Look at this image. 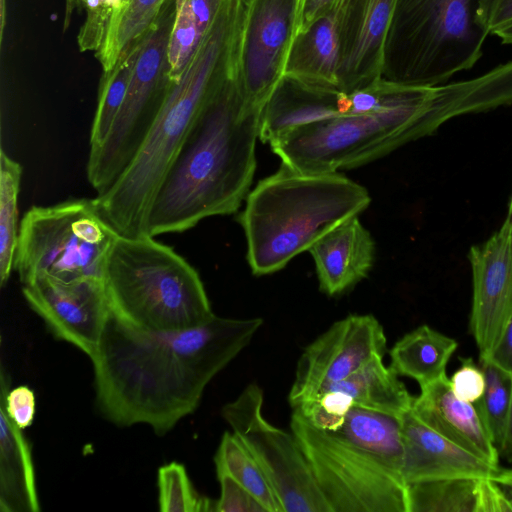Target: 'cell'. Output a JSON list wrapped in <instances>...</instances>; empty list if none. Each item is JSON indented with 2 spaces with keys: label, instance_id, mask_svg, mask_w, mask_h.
Listing matches in <instances>:
<instances>
[{
  "label": "cell",
  "instance_id": "d6986e66",
  "mask_svg": "<svg viewBox=\"0 0 512 512\" xmlns=\"http://www.w3.org/2000/svg\"><path fill=\"white\" fill-rule=\"evenodd\" d=\"M411 410L427 426L493 465H499L494 445L476 404L460 400L447 374L420 386Z\"/></svg>",
  "mask_w": 512,
  "mask_h": 512
},
{
  "label": "cell",
  "instance_id": "d4e9b609",
  "mask_svg": "<svg viewBox=\"0 0 512 512\" xmlns=\"http://www.w3.org/2000/svg\"><path fill=\"white\" fill-rule=\"evenodd\" d=\"M348 394L354 406L401 417L412 407V396L399 376L376 358L327 390Z\"/></svg>",
  "mask_w": 512,
  "mask_h": 512
},
{
  "label": "cell",
  "instance_id": "ee69618b",
  "mask_svg": "<svg viewBox=\"0 0 512 512\" xmlns=\"http://www.w3.org/2000/svg\"><path fill=\"white\" fill-rule=\"evenodd\" d=\"M491 34L497 35L503 44H512V22L495 29Z\"/></svg>",
  "mask_w": 512,
  "mask_h": 512
},
{
  "label": "cell",
  "instance_id": "e0dca14e",
  "mask_svg": "<svg viewBox=\"0 0 512 512\" xmlns=\"http://www.w3.org/2000/svg\"><path fill=\"white\" fill-rule=\"evenodd\" d=\"M398 0H342L337 13L339 90L382 78L384 47Z\"/></svg>",
  "mask_w": 512,
  "mask_h": 512
},
{
  "label": "cell",
  "instance_id": "603a6c76",
  "mask_svg": "<svg viewBox=\"0 0 512 512\" xmlns=\"http://www.w3.org/2000/svg\"><path fill=\"white\" fill-rule=\"evenodd\" d=\"M39 510L29 442L0 404V511Z\"/></svg>",
  "mask_w": 512,
  "mask_h": 512
},
{
  "label": "cell",
  "instance_id": "8992f818",
  "mask_svg": "<svg viewBox=\"0 0 512 512\" xmlns=\"http://www.w3.org/2000/svg\"><path fill=\"white\" fill-rule=\"evenodd\" d=\"M370 202L366 188L343 174L305 173L281 163L248 193L239 216L252 273L281 270Z\"/></svg>",
  "mask_w": 512,
  "mask_h": 512
},
{
  "label": "cell",
  "instance_id": "5bb4252c",
  "mask_svg": "<svg viewBox=\"0 0 512 512\" xmlns=\"http://www.w3.org/2000/svg\"><path fill=\"white\" fill-rule=\"evenodd\" d=\"M22 293L51 333L90 357L95 355L110 312L104 281H60L39 277L22 285Z\"/></svg>",
  "mask_w": 512,
  "mask_h": 512
},
{
  "label": "cell",
  "instance_id": "d6a6232c",
  "mask_svg": "<svg viewBox=\"0 0 512 512\" xmlns=\"http://www.w3.org/2000/svg\"><path fill=\"white\" fill-rule=\"evenodd\" d=\"M353 406V401L348 394L330 389L294 409L299 410L316 428L335 430L344 423Z\"/></svg>",
  "mask_w": 512,
  "mask_h": 512
},
{
  "label": "cell",
  "instance_id": "bcb514c9",
  "mask_svg": "<svg viewBox=\"0 0 512 512\" xmlns=\"http://www.w3.org/2000/svg\"><path fill=\"white\" fill-rule=\"evenodd\" d=\"M114 1H115V9H116V8H117V6H118L121 2H123L124 0H114ZM115 9H114V10H115Z\"/></svg>",
  "mask_w": 512,
  "mask_h": 512
},
{
  "label": "cell",
  "instance_id": "ba28073f",
  "mask_svg": "<svg viewBox=\"0 0 512 512\" xmlns=\"http://www.w3.org/2000/svg\"><path fill=\"white\" fill-rule=\"evenodd\" d=\"M482 0H398L384 47L386 80L437 86L471 69L490 34Z\"/></svg>",
  "mask_w": 512,
  "mask_h": 512
},
{
  "label": "cell",
  "instance_id": "ab89813d",
  "mask_svg": "<svg viewBox=\"0 0 512 512\" xmlns=\"http://www.w3.org/2000/svg\"><path fill=\"white\" fill-rule=\"evenodd\" d=\"M495 364L512 373V316L489 357Z\"/></svg>",
  "mask_w": 512,
  "mask_h": 512
},
{
  "label": "cell",
  "instance_id": "83f0119b",
  "mask_svg": "<svg viewBox=\"0 0 512 512\" xmlns=\"http://www.w3.org/2000/svg\"><path fill=\"white\" fill-rule=\"evenodd\" d=\"M214 462L217 475L233 478L251 492L268 512H283L265 471L233 432L223 434Z\"/></svg>",
  "mask_w": 512,
  "mask_h": 512
},
{
  "label": "cell",
  "instance_id": "4fadbf2b",
  "mask_svg": "<svg viewBox=\"0 0 512 512\" xmlns=\"http://www.w3.org/2000/svg\"><path fill=\"white\" fill-rule=\"evenodd\" d=\"M386 352L383 326L373 315L352 314L335 322L301 354L289 404L294 409L314 399Z\"/></svg>",
  "mask_w": 512,
  "mask_h": 512
},
{
  "label": "cell",
  "instance_id": "52a82bcc",
  "mask_svg": "<svg viewBox=\"0 0 512 512\" xmlns=\"http://www.w3.org/2000/svg\"><path fill=\"white\" fill-rule=\"evenodd\" d=\"M103 281L111 313L140 329L186 330L215 316L195 268L149 235H118Z\"/></svg>",
  "mask_w": 512,
  "mask_h": 512
},
{
  "label": "cell",
  "instance_id": "277c9868",
  "mask_svg": "<svg viewBox=\"0 0 512 512\" xmlns=\"http://www.w3.org/2000/svg\"><path fill=\"white\" fill-rule=\"evenodd\" d=\"M246 0H222L216 17L180 79L170 82L162 106L133 160L95 202L126 237L147 235L155 194L200 110L238 68Z\"/></svg>",
  "mask_w": 512,
  "mask_h": 512
},
{
  "label": "cell",
  "instance_id": "44dd1931",
  "mask_svg": "<svg viewBox=\"0 0 512 512\" xmlns=\"http://www.w3.org/2000/svg\"><path fill=\"white\" fill-rule=\"evenodd\" d=\"M408 512H511L492 478L459 477L407 484Z\"/></svg>",
  "mask_w": 512,
  "mask_h": 512
},
{
  "label": "cell",
  "instance_id": "484cf974",
  "mask_svg": "<svg viewBox=\"0 0 512 512\" xmlns=\"http://www.w3.org/2000/svg\"><path fill=\"white\" fill-rule=\"evenodd\" d=\"M167 0H124L111 15L103 42L95 57L103 72L116 64L120 55L142 38Z\"/></svg>",
  "mask_w": 512,
  "mask_h": 512
},
{
  "label": "cell",
  "instance_id": "8d00e7d4",
  "mask_svg": "<svg viewBox=\"0 0 512 512\" xmlns=\"http://www.w3.org/2000/svg\"><path fill=\"white\" fill-rule=\"evenodd\" d=\"M221 486L216 501L217 512H268L261 502L246 488L228 475H217Z\"/></svg>",
  "mask_w": 512,
  "mask_h": 512
},
{
  "label": "cell",
  "instance_id": "9a60e30c",
  "mask_svg": "<svg viewBox=\"0 0 512 512\" xmlns=\"http://www.w3.org/2000/svg\"><path fill=\"white\" fill-rule=\"evenodd\" d=\"M382 81L353 92L323 89L283 76L261 113L259 139L270 143L285 132L314 121L385 108Z\"/></svg>",
  "mask_w": 512,
  "mask_h": 512
},
{
  "label": "cell",
  "instance_id": "ac0fdd59",
  "mask_svg": "<svg viewBox=\"0 0 512 512\" xmlns=\"http://www.w3.org/2000/svg\"><path fill=\"white\" fill-rule=\"evenodd\" d=\"M400 422L402 472L407 484L459 477L492 478L500 468L427 426L411 408Z\"/></svg>",
  "mask_w": 512,
  "mask_h": 512
},
{
  "label": "cell",
  "instance_id": "5b68a950",
  "mask_svg": "<svg viewBox=\"0 0 512 512\" xmlns=\"http://www.w3.org/2000/svg\"><path fill=\"white\" fill-rule=\"evenodd\" d=\"M290 429L332 512H408L400 417L353 406L322 430L293 409Z\"/></svg>",
  "mask_w": 512,
  "mask_h": 512
},
{
  "label": "cell",
  "instance_id": "f6af8a7d",
  "mask_svg": "<svg viewBox=\"0 0 512 512\" xmlns=\"http://www.w3.org/2000/svg\"><path fill=\"white\" fill-rule=\"evenodd\" d=\"M505 221L512 225V197L509 203L508 214Z\"/></svg>",
  "mask_w": 512,
  "mask_h": 512
},
{
  "label": "cell",
  "instance_id": "2e32d148",
  "mask_svg": "<svg viewBox=\"0 0 512 512\" xmlns=\"http://www.w3.org/2000/svg\"><path fill=\"white\" fill-rule=\"evenodd\" d=\"M473 296L469 330L479 357H489L512 316V225L504 222L487 241L472 246Z\"/></svg>",
  "mask_w": 512,
  "mask_h": 512
},
{
  "label": "cell",
  "instance_id": "7402d4cb",
  "mask_svg": "<svg viewBox=\"0 0 512 512\" xmlns=\"http://www.w3.org/2000/svg\"><path fill=\"white\" fill-rule=\"evenodd\" d=\"M338 9L297 33L286 60L284 76L303 84L339 90Z\"/></svg>",
  "mask_w": 512,
  "mask_h": 512
},
{
  "label": "cell",
  "instance_id": "f1b7e54d",
  "mask_svg": "<svg viewBox=\"0 0 512 512\" xmlns=\"http://www.w3.org/2000/svg\"><path fill=\"white\" fill-rule=\"evenodd\" d=\"M22 177L21 165L4 150L0 155V284L3 287L14 269L19 228L18 196Z\"/></svg>",
  "mask_w": 512,
  "mask_h": 512
},
{
  "label": "cell",
  "instance_id": "6da1fadb",
  "mask_svg": "<svg viewBox=\"0 0 512 512\" xmlns=\"http://www.w3.org/2000/svg\"><path fill=\"white\" fill-rule=\"evenodd\" d=\"M261 318L214 316L180 331H150L111 311L91 358L96 404L118 426L146 424L163 435L198 407L209 382L253 339Z\"/></svg>",
  "mask_w": 512,
  "mask_h": 512
},
{
  "label": "cell",
  "instance_id": "60d3db41",
  "mask_svg": "<svg viewBox=\"0 0 512 512\" xmlns=\"http://www.w3.org/2000/svg\"><path fill=\"white\" fill-rule=\"evenodd\" d=\"M492 480L498 485L512 512V468H499Z\"/></svg>",
  "mask_w": 512,
  "mask_h": 512
},
{
  "label": "cell",
  "instance_id": "1f68e13d",
  "mask_svg": "<svg viewBox=\"0 0 512 512\" xmlns=\"http://www.w3.org/2000/svg\"><path fill=\"white\" fill-rule=\"evenodd\" d=\"M176 4L166 56V76L170 82L180 79L207 33L198 26L185 0H176Z\"/></svg>",
  "mask_w": 512,
  "mask_h": 512
},
{
  "label": "cell",
  "instance_id": "f546056e",
  "mask_svg": "<svg viewBox=\"0 0 512 512\" xmlns=\"http://www.w3.org/2000/svg\"><path fill=\"white\" fill-rule=\"evenodd\" d=\"M479 364L485 377V389L476 406L500 454L512 405V373L487 357H479Z\"/></svg>",
  "mask_w": 512,
  "mask_h": 512
},
{
  "label": "cell",
  "instance_id": "7c38bea8",
  "mask_svg": "<svg viewBox=\"0 0 512 512\" xmlns=\"http://www.w3.org/2000/svg\"><path fill=\"white\" fill-rule=\"evenodd\" d=\"M300 0H247L237 79L245 105L262 111L284 76Z\"/></svg>",
  "mask_w": 512,
  "mask_h": 512
},
{
  "label": "cell",
  "instance_id": "ffe728a7",
  "mask_svg": "<svg viewBox=\"0 0 512 512\" xmlns=\"http://www.w3.org/2000/svg\"><path fill=\"white\" fill-rule=\"evenodd\" d=\"M320 290L339 295L370 272L375 259V242L358 216L350 218L320 237L309 249Z\"/></svg>",
  "mask_w": 512,
  "mask_h": 512
},
{
  "label": "cell",
  "instance_id": "8fae6325",
  "mask_svg": "<svg viewBox=\"0 0 512 512\" xmlns=\"http://www.w3.org/2000/svg\"><path fill=\"white\" fill-rule=\"evenodd\" d=\"M263 391L249 384L221 415L268 476L283 512H332L292 432L263 416Z\"/></svg>",
  "mask_w": 512,
  "mask_h": 512
},
{
  "label": "cell",
  "instance_id": "b9f144b4",
  "mask_svg": "<svg viewBox=\"0 0 512 512\" xmlns=\"http://www.w3.org/2000/svg\"><path fill=\"white\" fill-rule=\"evenodd\" d=\"M500 456L512 463V405L506 430L505 439L500 450Z\"/></svg>",
  "mask_w": 512,
  "mask_h": 512
},
{
  "label": "cell",
  "instance_id": "4316f807",
  "mask_svg": "<svg viewBox=\"0 0 512 512\" xmlns=\"http://www.w3.org/2000/svg\"><path fill=\"white\" fill-rule=\"evenodd\" d=\"M145 35L134 41L120 55L113 68L104 71L102 74L99 84L97 108L90 133V150L99 148L113 127L124 102L129 81L142 49Z\"/></svg>",
  "mask_w": 512,
  "mask_h": 512
},
{
  "label": "cell",
  "instance_id": "30bf717a",
  "mask_svg": "<svg viewBox=\"0 0 512 512\" xmlns=\"http://www.w3.org/2000/svg\"><path fill=\"white\" fill-rule=\"evenodd\" d=\"M176 10V0H167L147 31L113 127L104 143L89 151L87 178L97 195L105 193L133 160L162 106L170 84L166 56Z\"/></svg>",
  "mask_w": 512,
  "mask_h": 512
},
{
  "label": "cell",
  "instance_id": "836d02e7",
  "mask_svg": "<svg viewBox=\"0 0 512 512\" xmlns=\"http://www.w3.org/2000/svg\"><path fill=\"white\" fill-rule=\"evenodd\" d=\"M114 9V0H86V18L77 36L80 51L99 50Z\"/></svg>",
  "mask_w": 512,
  "mask_h": 512
},
{
  "label": "cell",
  "instance_id": "d590c367",
  "mask_svg": "<svg viewBox=\"0 0 512 512\" xmlns=\"http://www.w3.org/2000/svg\"><path fill=\"white\" fill-rule=\"evenodd\" d=\"M459 359V368L449 378L451 390L460 400L476 404L485 389L484 373L472 358Z\"/></svg>",
  "mask_w": 512,
  "mask_h": 512
},
{
  "label": "cell",
  "instance_id": "e575fe53",
  "mask_svg": "<svg viewBox=\"0 0 512 512\" xmlns=\"http://www.w3.org/2000/svg\"><path fill=\"white\" fill-rule=\"evenodd\" d=\"M0 376V404L3 405L9 417L20 429L24 430L30 427L36 410L33 390L25 385L10 390L9 377L3 367Z\"/></svg>",
  "mask_w": 512,
  "mask_h": 512
},
{
  "label": "cell",
  "instance_id": "74e56055",
  "mask_svg": "<svg viewBox=\"0 0 512 512\" xmlns=\"http://www.w3.org/2000/svg\"><path fill=\"white\" fill-rule=\"evenodd\" d=\"M480 19L490 33L512 22V0H482Z\"/></svg>",
  "mask_w": 512,
  "mask_h": 512
},
{
  "label": "cell",
  "instance_id": "4dcf8cb0",
  "mask_svg": "<svg viewBox=\"0 0 512 512\" xmlns=\"http://www.w3.org/2000/svg\"><path fill=\"white\" fill-rule=\"evenodd\" d=\"M158 502L161 512L215 511L216 501L200 496L188 477L185 467L177 462L158 470Z\"/></svg>",
  "mask_w": 512,
  "mask_h": 512
},
{
  "label": "cell",
  "instance_id": "cb8c5ba5",
  "mask_svg": "<svg viewBox=\"0 0 512 512\" xmlns=\"http://www.w3.org/2000/svg\"><path fill=\"white\" fill-rule=\"evenodd\" d=\"M457 347L455 339L421 325L393 345L389 367L398 376L412 378L422 386L446 374V366Z\"/></svg>",
  "mask_w": 512,
  "mask_h": 512
},
{
  "label": "cell",
  "instance_id": "7bdbcfd3",
  "mask_svg": "<svg viewBox=\"0 0 512 512\" xmlns=\"http://www.w3.org/2000/svg\"><path fill=\"white\" fill-rule=\"evenodd\" d=\"M66 12L64 20V29L69 26L71 17L75 11H83L86 9V0H65Z\"/></svg>",
  "mask_w": 512,
  "mask_h": 512
},
{
  "label": "cell",
  "instance_id": "9c48e42d",
  "mask_svg": "<svg viewBox=\"0 0 512 512\" xmlns=\"http://www.w3.org/2000/svg\"><path fill=\"white\" fill-rule=\"evenodd\" d=\"M118 235L94 198L33 206L19 226L14 269L22 285L39 277L103 280Z\"/></svg>",
  "mask_w": 512,
  "mask_h": 512
},
{
  "label": "cell",
  "instance_id": "7a4b0ae2",
  "mask_svg": "<svg viewBox=\"0 0 512 512\" xmlns=\"http://www.w3.org/2000/svg\"><path fill=\"white\" fill-rule=\"evenodd\" d=\"M261 113L245 105L237 71L209 97L155 194L147 235L181 233L238 211L256 170Z\"/></svg>",
  "mask_w": 512,
  "mask_h": 512
},
{
  "label": "cell",
  "instance_id": "f35d334b",
  "mask_svg": "<svg viewBox=\"0 0 512 512\" xmlns=\"http://www.w3.org/2000/svg\"><path fill=\"white\" fill-rule=\"evenodd\" d=\"M342 0H300L297 33L306 30L319 18L339 9Z\"/></svg>",
  "mask_w": 512,
  "mask_h": 512
},
{
  "label": "cell",
  "instance_id": "3957f363",
  "mask_svg": "<svg viewBox=\"0 0 512 512\" xmlns=\"http://www.w3.org/2000/svg\"><path fill=\"white\" fill-rule=\"evenodd\" d=\"M504 101V85L494 70L446 85H409L405 96L387 108L306 123L269 145L295 170L335 173L382 158L434 133L451 118L491 110Z\"/></svg>",
  "mask_w": 512,
  "mask_h": 512
}]
</instances>
